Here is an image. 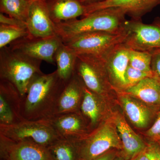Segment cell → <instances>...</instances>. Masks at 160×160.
<instances>
[{
  "mask_svg": "<svg viewBox=\"0 0 160 160\" xmlns=\"http://www.w3.org/2000/svg\"><path fill=\"white\" fill-rule=\"evenodd\" d=\"M66 82L60 78L57 70L36 78L26 96L22 98L21 114L23 118L48 119L53 116L58 100Z\"/></svg>",
  "mask_w": 160,
  "mask_h": 160,
  "instance_id": "6da1fadb",
  "label": "cell"
},
{
  "mask_svg": "<svg viewBox=\"0 0 160 160\" xmlns=\"http://www.w3.org/2000/svg\"><path fill=\"white\" fill-rule=\"evenodd\" d=\"M126 12L118 8H109L92 12L81 19L54 24L56 34L63 42L78 35L106 32L122 33L126 32Z\"/></svg>",
  "mask_w": 160,
  "mask_h": 160,
  "instance_id": "7a4b0ae2",
  "label": "cell"
},
{
  "mask_svg": "<svg viewBox=\"0 0 160 160\" xmlns=\"http://www.w3.org/2000/svg\"><path fill=\"white\" fill-rule=\"evenodd\" d=\"M42 62L6 46L0 50V79L12 84L23 98L33 80L43 74Z\"/></svg>",
  "mask_w": 160,
  "mask_h": 160,
  "instance_id": "3957f363",
  "label": "cell"
},
{
  "mask_svg": "<svg viewBox=\"0 0 160 160\" xmlns=\"http://www.w3.org/2000/svg\"><path fill=\"white\" fill-rule=\"evenodd\" d=\"M78 160H92L112 148L122 149L115 124L106 122L81 139L75 141Z\"/></svg>",
  "mask_w": 160,
  "mask_h": 160,
  "instance_id": "277c9868",
  "label": "cell"
},
{
  "mask_svg": "<svg viewBox=\"0 0 160 160\" xmlns=\"http://www.w3.org/2000/svg\"><path fill=\"white\" fill-rule=\"evenodd\" d=\"M0 135L16 142L32 140L46 147L62 138L49 119H24L12 125H0Z\"/></svg>",
  "mask_w": 160,
  "mask_h": 160,
  "instance_id": "5b68a950",
  "label": "cell"
},
{
  "mask_svg": "<svg viewBox=\"0 0 160 160\" xmlns=\"http://www.w3.org/2000/svg\"><path fill=\"white\" fill-rule=\"evenodd\" d=\"M126 37V31L122 33L93 32L78 35L63 43L77 55L98 54L124 43Z\"/></svg>",
  "mask_w": 160,
  "mask_h": 160,
  "instance_id": "8992f818",
  "label": "cell"
},
{
  "mask_svg": "<svg viewBox=\"0 0 160 160\" xmlns=\"http://www.w3.org/2000/svg\"><path fill=\"white\" fill-rule=\"evenodd\" d=\"M126 30L124 43L129 49L150 52L160 49V18L151 25L144 24L141 19L132 18L126 22Z\"/></svg>",
  "mask_w": 160,
  "mask_h": 160,
  "instance_id": "52a82bcc",
  "label": "cell"
},
{
  "mask_svg": "<svg viewBox=\"0 0 160 160\" xmlns=\"http://www.w3.org/2000/svg\"><path fill=\"white\" fill-rule=\"evenodd\" d=\"M62 43V41L57 35L46 38L29 36L12 42L9 44V47L32 58L53 64L55 63L56 52Z\"/></svg>",
  "mask_w": 160,
  "mask_h": 160,
  "instance_id": "ba28073f",
  "label": "cell"
},
{
  "mask_svg": "<svg viewBox=\"0 0 160 160\" xmlns=\"http://www.w3.org/2000/svg\"><path fill=\"white\" fill-rule=\"evenodd\" d=\"M3 160H55L47 147L32 140L14 141L0 135Z\"/></svg>",
  "mask_w": 160,
  "mask_h": 160,
  "instance_id": "9c48e42d",
  "label": "cell"
},
{
  "mask_svg": "<svg viewBox=\"0 0 160 160\" xmlns=\"http://www.w3.org/2000/svg\"><path fill=\"white\" fill-rule=\"evenodd\" d=\"M129 48L124 43L97 54L102 61L108 79L119 89L126 90V70L129 65Z\"/></svg>",
  "mask_w": 160,
  "mask_h": 160,
  "instance_id": "30bf717a",
  "label": "cell"
},
{
  "mask_svg": "<svg viewBox=\"0 0 160 160\" xmlns=\"http://www.w3.org/2000/svg\"><path fill=\"white\" fill-rule=\"evenodd\" d=\"M159 5L160 0H106L84 5L85 13L83 17L102 9L118 8L124 10L126 15L132 18L141 19L143 15Z\"/></svg>",
  "mask_w": 160,
  "mask_h": 160,
  "instance_id": "8fae6325",
  "label": "cell"
},
{
  "mask_svg": "<svg viewBox=\"0 0 160 160\" xmlns=\"http://www.w3.org/2000/svg\"><path fill=\"white\" fill-rule=\"evenodd\" d=\"M26 24L32 37L46 38L57 35L54 23L50 17L46 1L32 2Z\"/></svg>",
  "mask_w": 160,
  "mask_h": 160,
  "instance_id": "7c38bea8",
  "label": "cell"
},
{
  "mask_svg": "<svg viewBox=\"0 0 160 160\" xmlns=\"http://www.w3.org/2000/svg\"><path fill=\"white\" fill-rule=\"evenodd\" d=\"M22 98L12 84L0 81V125H10L24 120L21 114Z\"/></svg>",
  "mask_w": 160,
  "mask_h": 160,
  "instance_id": "4fadbf2b",
  "label": "cell"
},
{
  "mask_svg": "<svg viewBox=\"0 0 160 160\" xmlns=\"http://www.w3.org/2000/svg\"><path fill=\"white\" fill-rule=\"evenodd\" d=\"M83 117L79 111L55 115L48 119L61 137L76 141L89 134Z\"/></svg>",
  "mask_w": 160,
  "mask_h": 160,
  "instance_id": "5bb4252c",
  "label": "cell"
},
{
  "mask_svg": "<svg viewBox=\"0 0 160 160\" xmlns=\"http://www.w3.org/2000/svg\"><path fill=\"white\" fill-rule=\"evenodd\" d=\"M84 84L76 72L67 81L57 105L54 115L79 112Z\"/></svg>",
  "mask_w": 160,
  "mask_h": 160,
  "instance_id": "9a60e30c",
  "label": "cell"
},
{
  "mask_svg": "<svg viewBox=\"0 0 160 160\" xmlns=\"http://www.w3.org/2000/svg\"><path fill=\"white\" fill-rule=\"evenodd\" d=\"M46 3L54 24L76 19L85 13V6L78 0H47Z\"/></svg>",
  "mask_w": 160,
  "mask_h": 160,
  "instance_id": "2e32d148",
  "label": "cell"
},
{
  "mask_svg": "<svg viewBox=\"0 0 160 160\" xmlns=\"http://www.w3.org/2000/svg\"><path fill=\"white\" fill-rule=\"evenodd\" d=\"M115 122L127 158L135 157L146 149L143 140L131 129L123 117L118 116Z\"/></svg>",
  "mask_w": 160,
  "mask_h": 160,
  "instance_id": "e0dca14e",
  "label": "cell"
},
{
  "mask_svg": "<svg viewBox=\"0 0 160 160\" xmlns=\"http://www.w3.org/2000/svg\"><path fill=\"white\" fill-rule=\"evenodd\" d=\"M125 91L145 102L160 105V79L158 76L144 79Z\"/></svg>",
  "mask_w": 160,
  "mask_h": 160,
  "instance_id": "ac0fdd59",
  "label": "cell"
},
{
  "mask_svg": "<svg viewBox=\"0 0 160 160\" xmlns=\"http://www.w3.org/2000/svg\"><path fill=\"white\" fill-rule=\"evenodd\" d=\"M77 54L62 43L58 48L54 56L57 66L58 75L64 82L69 81L76 72Z\"/></svg>",
  "mask_w": 160,
  "mask_h": 160,
  "instance_id": "d6986e66",
  "label": "cell"
},
{
  "mask_svg": "<svg viewBox=\"0 0 160 160\" xmlns=\"http://www.w3.org/2000/svg\"><path fill=\"white\" fill-rule=\"evenodd\" d=\"M121 99L124 110L132 122L139 128L146 127L150 120L149 109L129 95L122 96Z\"/></svg>",
  "mask_w": 160,
  "mask_h": 160,
  "instance_id": "ffe728a7",
  "label": "cell"
},
{
  "mask_svg": "<svg viewBox=\"0 0 160 160\" xmlns=\"http://www.w3.org/2000/svg\"><path fill=\"white\" fill-rule=\"evenodd\" d=\"M97 94L90 91L84 85L83 97L80 112L86 119L89 120L92 126H95L99 122L101 107Z\"/></svg>",
  "mask_w": 160,
  "mask_h": 160,
  "instance_id": "44dd1931",
  "label": "cell"
},
{
  "mask_svg": "<svg viewBox=\"0 0 160 160\" xmlns=\"http://www.w3.org/2000/svg\"><path fill=\"white\" fill-rule=\"evenodd\" d=\"M47 148L55 160H78L77 147L73 140L62 138Z\"/></svg>",
  "mask_w": 160,
  "mask_h": 160,
  "instance_id": "7402d4cb",
  "label": "cell"
},
{
  "mask_svg": "<svg viewBox=\"0 0 160 160\" xmlns=\"http://www.w3.org/2000/svg\"><path fill=\"white\" fill-rule=\"evenodd\" d=\"M31 3L29 0H0V11L26 23Z\"/></svg>",
  "mask_w": 160,
  "mask_h": 160,
  "instance_id": "603a6c76",
  "label": "cell"
},
{
  "mask_svg": "<svg viewBox=\"0 0 160 160\" xmlns=\"http://www.w3.org/2000/svg\"><path fill=\"white\" fill-rule=\"evenodd\" d=\"M29 36L27 28L0 24V49L16 40Z\"/></svg>",
  "mask_w": 160,
  "mask_h": 160,
  "instance_id": "cb8c5ba5",
  "label": "cell"
},
{
  "mask_svg": "<svg viewBox=\"0 0 160 160\" xmlns=\"http://www.w3.org/2000/svg\"><path fill=\"white\" fill-rule=\"evenodd\" d=\"M151 60V52L129 49V65L132 68L146 72H152Z\"/></svg>",
  "mask_w": 160,
  "mask_h": 160,
  "instance_id": "d4e9b609",
  "label": "cell"
},
{
  "mask_svg": "<svg viewBox=\"0 0 160 160\" xmlns=\"http://www.w3.org/2000/svg\"><path fill=\"white\" fill-rule=\"evenodd\" d=\"M157 77L158 76L153 71L152 72H146L141 71L134 69L129 65L126 70V89L135 86L146 78H155Z\"/></svg>",
  "mask_w": 160,
  "mask_h": 160,
  "instance_id": "484cf974",
  "label": "cell"
},
{
  "mask_svg": "<svg viewBox=\"0 0 160 160\" xmlns=\"http://www.w3.org/2000/svg\"><path fill=\"white\" fill-rule=\"evenodd\" d=\"M151 69L160 79V49L151 52Z\"/></svg>",
  "mask_w": 160,
  "mask_h": 160,
  "instance_id": "4316f807",
  "label": "cell"
},
{
  "mask_svg": "<svg viewBox=\"0 0 160 160\" xmlns=\"http://www.w3.org/2000/svg\"><path fill=\"white\" fill-rule=\"evenodd\" d=\"M0 24L27 28L26 23L15 18L7 17L3 13H0Z\"/></svg>",
  "mask_w": 160,
  "mask_h": 160,
  "instance_id": "83f0119b",
  "label": "cell"
},
{
  "mask_svg": "<svg viewBox=\"0 0 160 160\" xmlns=\"http://www.w3.org/2000/svg\"><path fill=\"white\" fill-rule=\"evenodd\" d=\"M147 135L154 139H160V113L155 122L150 129L147 131Z\"/></svg>",
  "mask_w": 160,
  "mask_h": 160,
  "instance_id": "f1b7e54d",
  "label": "cell"
},
{
  "mask_svg": "<svg viewBox=\"0 0 160 160\" xmlns=\"http://www.w3.org/2000/svg\"><path fill=\"white\" fill-rule=\"evenodd\" d=\"M150 160H160V148L156 145L148 146Z\"/></svg>",
  "mask_w": 160,
  "mask_h": 160,
  "instance_id": "f546056e",
  "label": "cell"
},
{
  "mask_svg": "<svg viewBox=\"0 0 160 160\" xmlns=\"http://www.w3.org/2000/svg\"><path fill=\"white\" fill-rule=\"evenodd\" d=\"M133 160H150V156L148 147L141 153L134 157Z\"/></svg>",
  "mask_w": 160,
  "mask_h": 160,
  "instance_id": "4dcf8cb0",
  "label": "cell"
},
{
  "mask_svg": "<svg viewBox=\"0 0 160 160\" xmlns=\"http://www.w3.org/2000/svg\"><path fill=\"white\" fill-rule=\"evenodd\" d=\"M114 154L112 153L106 152L99 157L97 158L92 160H113L114 159Z\"/></svg>",
  "mask_w": 160,
  "mask_h": 160,
  "instance_id": "1f68e13d",
  "label": "cell"
},
{
  "mask_svg": "<svg viewBox=\"0 0 160 160\" xmlns=\"http://www.w3.org/2000/svg\"><path fill=\"white\" fill-rule=\"evenodd\" d=\"M78 1L84 5H88V4H92V3L103 2L106 0H78Z\"/></svg>",
  "mask_w": 160,
  "mask_h": 160,
  "instance_id": "d6a6232c",
  "label": "cell"
},
{
  "mask_svg": "<svg viewBox=\"0 0 160 160\" xmlns=\"http://www.w3.org/2000/svg\"><path fill=\"white\" fill-rule=\"evenodd\" d=\"M29 1H30V2H34V1H38V0H29ZM43 1H47V0H43Z\"/></svg>",
  "mask_w": 160,
  "mask_h": 160,
  "instance_id": "836d02e7",
  "label": "cell"
},
{
  "mask_svg": "<svg viewBox=\"0 0 160 160\" xmlns=\"http://www.w3.org/2000/svg\"><path fill=\"white\" fill-rule=\"evenodd\" d=\"M158 142L159 144V145H160V139L158 140Z\"/></svg>",
  "mask_w": 160,
  "mask_h": 160,
  "instance_id": "e575fe53",
  "label": "cell"
},
{
  "mask_svg": "<svg viewBox=\"0 0 160 160\" xmlns=\"http://www.w3.org/2000/svg\"><path fill=\"white\" fill-rule=\"evenodd\" d=\"M117 160H124L122 159H117Z\"/></svg>",
  "mask_w": 160,
  "mask_h": 160,
  "instance_id": "d590c367",
  "label": "cell"
}]
</instances>
